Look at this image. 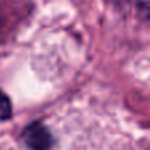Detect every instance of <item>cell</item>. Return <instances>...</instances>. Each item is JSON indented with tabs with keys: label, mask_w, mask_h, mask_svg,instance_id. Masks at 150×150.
I'll list each match as a JSON object with an SVG mask.
<instances>
[{
	"label": "cell",
	"mask_w": 150,
	"mask_h": 150,
	"mask_svg": "<svg viewBox=\"0 0 150 150\" xmlns=\"http://www.w3.org/2000/svg\"><path fill=\"white\" fill-rule=\"evenodd\" d=\"M12 117V102L9 97L0 89V121H7Z\"/></svg>",
	"instance_id": "7a4b0ae2"
},
{
	"label": "cell",
	"mask_w": 150,
	"mask_h": 150,
	"mask_svg": "<svg viewBox=\"0 0 150 150\" xmlns=\"http://www.w3.org/2000/svg\"><path fill=\"white\" fill-rule=\"evenodd\" d=\"M113 1H121V0H113Z\"/></svg>",
	"instance_id": "5b68a950"
},
{
	"label": "cell",
	"mask_w": 150,
	"mask_h": 150,
	"mask_svg": "<svg viewBox=\"0 0 150 150\" xmlns=\"http://www.w3.org/2000/svg\"><path fill=\"white\" fill-rule=\"evenodd\" d=\"M0 27H1V16H0Z\"/></svg>",
	"instance_id": "277c9868"
},
{
	"label": "cell",
	"mask_w": 150,
	"mask_h": 150,
	"mask_svg": "<svg viewBox=\"0 0 150 150\" xmlns=\"http://www.w3.org/2000/svg\"><path fill=\"white\" fill-rule=\"evenodd\" d=\"M21 139L29 150H52L54 145L53 134L40 121H33L27 125L21 134Z\"/></svg>",
	"instance_id": "6da1fadb"
},
{
	"label": "cell",
	"mask_w": 150,
	"mask_h": 150,
	"mask_svg": "<svg viewBox=\"0 0 150 150\" xmlns=\"http://www.w3.org/2000/svg\"><path fill=\"white\" fill-rule=\"evenodd\" d=\"M136 6L142 17L150 19V0H136Z\"/></svg>",
	"instance_id": "3957f363"
}]
</instances>
